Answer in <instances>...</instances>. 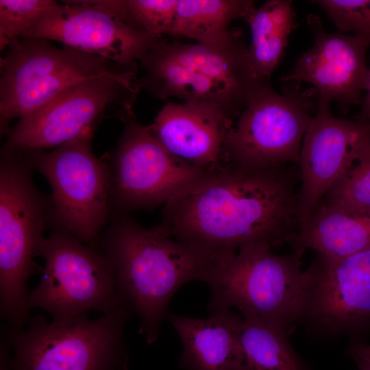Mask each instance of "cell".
Segmentation results:
<instances>
[{"instance_id": "1", "label": "cell", "mask_w": 370, "mask_h": 370, "mask_svg": "<svg viewBox=\"0 0 370 370\" xmlns=\"http://www.w3.org/2000/svg\"><path fill=\"white\" fill-rule=\"evenodd\" d=\"M298 173L287 164L222 163L167 202L159 225L219 260L290 243L299 228Z\"/></svg>"}, {"instance_id": "2", "label": "cell", "mask_w": 370, "mask_h": 370, "mask_svg": "<svg viewBox=\"0 0 370 370\" xmlns=\"http://www.w3.org/2000/svg\"><path fill=\"white\" fill-rule=\"evenodd\" d=\"M97 245L110 262L123 301L138 317V332L148 344L158 338L175 293L189 281L205 282L219 261L173 238L159 225L143 227L130 213L112 216Z\"/></svg>"}, {"instance_id": "3", "label": "cell", "mask_w": 370, "mask_h": 370, "mask_svg": "<svg viewBox=\"0 0 370 370\" xmlns=\"http://www.w3.org/2000/svg\"><path fill=\"white\" fill-rule=\"evenodd\" d=\"M271 248L251 245L219 260L206 282L210 312L237 308L243 318L276 327L288 335L304 321L311 286L299 256L277 255Z\"/></svg>"}, {"instance_id": "4", "label": "cell", "mask_w": 370, "mask_h": 370, "mask_svg": "<svg viewBox=\"0 0 370 370\" xmlns=\"http://www.w3.org/2000/svg\"><path fill=\"white\" fill-rule=\"evenodd\" d=\"M33 171L24 151L1 147L0 314L14 330L25 328L30 318L27 283L42 271L33 259L52 225L50 196L37 188Z\"/></svg>"}, {"instance_id": "5", "label": "cell", "mask_w": 370, "mask_h": 370, "mask_svg": "<svg viewBox=\"0 0 370 370\" xmlns=\"http://www.w3.org/2000/svg\"><path fill=\"white\" fill-rule=\"evenodd\" d=\"M132 313L126 308L62 323L37 315L23 330L1 328V339L9 348L11 370H127L124 330Z\"/></svg>"}, {"instance_id": "6", "label": "cell", "mask_w": 370, "mask_h": 370, "mask_svg": "<svg viewBox=\"0 0 370 370\" xmlns=\"http://www.w3.org/2000/svg\"><path fill=\"white\" fill-rule=\"evenodd\" d=\"M38 256L44 258L45 267L38 285L28 294L29 310L42 309L53 322L62 323L90 310L104 314L129 308L110 262L97 245L53 227L40 244Z\"/></svg>"}, {"instance_id": "7", "label": "cell", "mask_w": 370, "mask_h": 370, "mask_svg": "<svg viewBox=\"0 0 370 370\" xmlns=\"http://www.w3.org/2000/svg\"><path fill=\"white\" fill-rule=\"evenodd\" d=\"M127 71L101 56L44 39L20 38L0 58V133L89 79Z\"/></svg>"}, {"instance_id": "8", "label": "cell", "mask_w": 370, "mask_h": 370, "mask_svg": "<svg viewBox=\"0 0 370 370\" xmlns=\"http://www.w3.org/2000/svg\"><path fill=\"white\" fill-rule=\"evenodd\" d=\"M93 134H84L50 151H23L51 187V228L62 229L89 245L97 244L112 218L110 171L93 153Z\"/></svg>"}, {"instance_id": "9", "label": "cell", "mask_w": 370, "mask_h": 370, "mask_svg": "<svg viewBox=\"0 0 370 370\" xmlns=\"http://www.w3.org/2000/svg\"><path fill=\"white\" fill-rule=\"evenodd\" d=\"M281 93L264 86L236 119L225 139L221 162L254 166L300 162L302 141L314 116L318 95L282 82Z\"/></svg>"}, {"instance_id": "10", "label": "cell", "mask_w": 370, "mask_h": 370, "mask_svg": "<svg viewBox=\"0 0 370 370\" xmlns=\"http://www.w3.org/2000/svg\"><path fill=\"white\" fill-rule=\"evenodd\" d=\"M138 71L93 77L69 88L20 118L11 127L3 147L25 151L56 148L87 132L105 118L120 119L133 110L140 88Z\"/></svg>"}, {"instance_id": "11", "label": "cell", "mask_w": 370, "mask_h": 370, "mask_svg": "<svg viewBox=\"0 0 370 370\" xmlns=\"http://www.w3.org/2000/svg\"><path fill=\"white\" fill-rule=\"evenodd\" d=\"M119 120L123 130L108 164L112 217L164 204L203 178L211 169L193 165L171 153L140 124L131 110Z\"/></svg>"}, {"instance_id": "12", "label": "cell", "mask_w": 370, "mask_h": 370, "mask_svg": "<svg viewBox=\"0 0 370 370\" xmlns=\"http://www.w3.org/2000/svg\"><path fill=\"white\" fill-rule=\"evenodd\" d=\"M162 38L135 30L96 0H83L59 3L21 38L57 41L136 71L140 58Z\"/></svg>"}, {"instance_id": "13", "label": "cell", "mask_w": 370, "mask_h": 370, "mask_svg": "<svg viewBox=\"0 0 370 370\" xmlns=\"http://www.w3.org/2000/svg\"><path fill=\"white\" fill-rule=\"evenodd\" d=\"M304 321L316 335H352L370 325V249L341 258L317 256Z\"/></svg>"}, {"instance_id": "14", "label": "cell", "mask_w": 370, "mask_h": 370, "mask_svg": "<svg viewBox=\"0 0 370 370\" xmlns=\"http://www.w3.org/2000/svg\"><path fill=\"white\" fill-rule=\"evenodd\" d=\"M369 145V123L335 117L330 103L318 100L300 152L299 227L310 219L328 191Z\"/></svg>"}, {"instance_id": "15", "label": "cell", "mask_w": 370, "mask_h": 370, "mask_svg": "<svg viewBox=\"0 0 370 370\" xmlns=\"http://www.w3.org/2000/svg\"><path fill=\"white\" fill-rule=\"evenodd\" d=\"M307 23L314 37L313 47L297 59L281 81L310 83L318 100L337 101L343 108L361 103L369 73L365 60L369 44L354 35L325 32L314 14L308 16Z\"/></svg>"}, {"instance_id": "16", "label": "cell", "mask_w": 370, "mask_h": 370, "mask_svg": "<svg viewBox=\"0 0 370 370\" xmlns=\"http://www.w3.org/2000/svg\"><path fill=\"white\" fill-rule=\"evenodd\" d=\"M237 117L225 106L207 101L169 102L147 125L175 156L206 169L222 164L223 146Z\"/></svg>"}, {"instance_id": "17", "label": "cell", "mask_w": 370, "mask_h": 370, "mask_svg": "<svg viewBox=\"0 0 370 370\" xmlns=\"http://www.w3.org/2000/svg\"><path fill=\"white\" fill-rule=\"evenodd\" d=\"M182 344L179 365L186 370H247L241 335L243 318L230 310L208 319L167 314Z\"/></svg>"}, {"instance_id": "18", "label": "cell", "mask_w": 370, "mask_h": 370, "mask_svg": "<svg viewBox=\"0 0 370 370\" xmlns=\"http://www.w3.org/2000/svg\"><path fill=\"white\" fill-rule=\"evenodd\" d=\"M289 243L300 257L307 249L334 259L370 249V214H349L319 206Z\"/></svg>"}, {"instance_id": "19", "label": "cell", "mask_w": 370, "mask_h": 370, "mask_svg": "<svg viewBox=\"0 0 370 370\" xmlns=\"http://www.w3.org/2000/svg\"><path fill=\"white\" fill-rule=\"evenodd\" d=\"M291 0H268L255 6L243 19L251 32L247 47L250 63L259 81L270 84L273 71L284 56L288 36L298 23Z\"/></svg>"}, {"instance_id": "20", "label": "cell", "mask_w": 370, "mask_h": 370, "mask_svg": "<svg viewBox=\"0 0 370 370\" xmlns=\"http://www.w3.org/2000/svg\"><path fill=\"white\" fill-rule=\"evenodd\" d=\"M254 7L251 0H179L169 36L205 45H225L239 29H230V23L244 19Z\"/></svg>"}, {"instance_id": "21", "label": "cell", "mask_w": 370, "mask_h": 370, "mask_svg": "<svg viewBox=\"0 0 370 370\" xmlns=\"http://www.w3.org/2000/svg\"><path fill=\"white\" fill-rule=\"evenodd\" d=\"M283 330L243 318L241 343L247 370H307Z\"/></svg>"}, {"instance_id": "22", "label": "cell", "mask_w": 370, "mask_h": 370, "mask_svg": "<svg viewBox=\"0 0 370 370\" xmlns=\"http://www.w3.org/2000/svg\"><path fill=\"white\" fill-rule=\"evenodd\" d=\"M136 31L169 36L179 0H96Z\"/></svg>"}, {"instance_id": "23", "label": "cell", "mask_w": 370, "mask_h": 370, "mask_svg": "<svg viewBox=\"0 0 370 370\" xmlns=\"http://www.w3.org/2000/svg\"><path fill=\"white\" fill-rule=\"evenodd\" d=\"M319 206L349 214H370V145L330 188Z\"/></svg>"}, {"instance_id": "24", "label": "cell", "mask_w": 370, "mask_h": 370, "mask_svg": "<svg viewBox=\"0 0 370 370\" xmlns=\"http://www.w3.org/2000/svg\"><path fill=\"white\" fill-rule=\"evenodd\" d=\"M58 5L53 0H0V50L7 49Z\"/></svg>"}, {"instance_id": "25", "label": "cell", "mask_w": 370, "mask_h": 370, "mask_svg": "<svg viewBox=\"0 0 370 370\" xmlns=\"http://www.w3.org/2000/svg\"><path fill=\"white\" fill-rule=\"evenodd\" d=\"M340 32H352L370 46V0H316Z\"/></svg>"}, {"instance_id": "26", "label": "cell", "mask_w": 370, "mask_h": 370, "mask_svg": "<svg viewBox=\"0 0 370 370\" xmlns=\"http://www.w3.org/2000/svg\"><path fill=\"white\" fill-rule=\"evenodd\" d=\"M366 95L362 100V108L356 116V121L370 124V69Z\"/></svg>"}, {"instance_id": "27", "label": "cell", "mask_w": 370, "mask_h": 370, "mask_svg": "<svg viewBox=\"0 0 370 370\" xmlns=\"http://www.w3.org/2000/svg\"><path fill=\"white\" fill-rule=\"evenodd\" d=\"M349 354L354 359H360L370 364V345L355 343L348 349Z\"/></svg>"}, {"instance_id": "28", "label": "cell", "mask_w": 370, "mask_h": 370, "mask_svg": "<svg viewBox=\"0 0 370 370\" xmlns=\"http://www.w3.org/2000/svg\"><path fill=\"white\" fill-rule=\"evenodd\" d=\"M0 370H11L10 350L2 339H0Z\"/></svg>"}, {"instance_id": "29", "label": "cell", "mask_w": 370, "mask_h": 370, "mask_svg": "<svg viewBox=\"0 0 370 370\" xmlns=\"http://www.w3.org/2000/svg\"><path fill=\"white\" fill-rule=\"evenodd\" d=\"M356 362L359 370H370V364L366 361L360 359H354Z\"/></svg>"}]
</instances>
